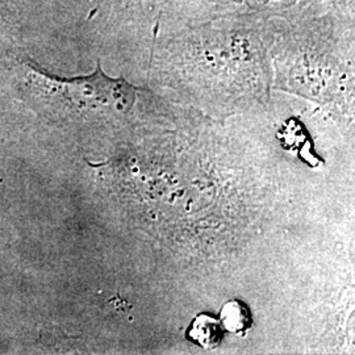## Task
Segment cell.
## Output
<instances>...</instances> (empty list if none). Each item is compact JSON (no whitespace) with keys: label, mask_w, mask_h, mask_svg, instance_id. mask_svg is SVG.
Segmentation results:
<instances>
[{"label":"cell","mask_w":355,"mask_h":355,"mask_svg":"<svg viewBox=\"0 0 355 355\" xmlns=\"http://www.w3.org/2000/svg\"><path fill=\"white\" fill-rule=\"evenodd\" d=\"M279 19L233 17L155 35L150 71L162 87L212 114L268 102Z\"/></svg>","instance_id":"obj_1"},{"label":"cell","mask_w":355,"mask_h":355,"mask_svg":"<svg viewBox=\"0 0 355 355\" xmlns=\"http://www.w3.org/2000/svg\"><path fill=\"white\" fill-rule=\"evenodd\" d=\"M355 0H327L278 20L270 48L278 89L324 105L343 120L354 110Z\"/></svg>","instance_id":"obj_2"},{"label":"cell","mask_w":355,"mask_h":355,"mask_svg":"<svg viewBox=\"0 0 355 355\" xmlns=\"http://www.w3.org/2000/svg\"><path fill=\"white\" fill-rule=\"evenodd\" d=\"M13 64L21 101L51 125L130 127L168 114L150 92L107 76L101 62L89 76L74 78L53 76L26 55H17Z\"/></svg>","instance_id":"obj_3"},{"label":"cell","mask_w":355,"mask_h":355,"mask_svg":"<svg viewBox=\"0 0 355 355\" xmlns=\"http://www.w3.org/2000/svg\"><path fill=\"white\" fill-rule=\"evenodd\" d=\"M327 0H146L153 37L223 19L262 17L291 20L321 7Z\"/></svg>","instance_id":"obj_4"},{"label":"cell","mask_w":355,"mask_h":355,"mask_svg":"<svg viewBox=\"0 0 355 355\" xmlns=\"http://www.w3.org/2000/svg\"><path fill=\"white\" fill-rule=\"evenodd\" d=\"M86 19L103 26H125L148 21L146 0H85Z\"/></svg>","instance_id":"obj_5"},{"label":"cell","mask_w":355,"mask_h":355,"mask_svg":"<svg viewBox=\"0 0 355 355\" xmlns=\"http://www.w3.org/2000/svg\"><path fill=\"white\" fill-rule=\"evenodd\" d=\"M191 336L193 341L200 343L204 347H215L221 340L220 324L208 316L196 318L192 328Z\"/></svg>","instance_id":"obj_6"},{"label":"cell","mask_w":355,"mask_h":355,"mask_svg":"<svg viewBox=\"0 0 355 355\" xmlns=\"http://www.w3.org/2000/svg\"><path fill=\"white\" fill-rule=\"evenodd\" d=\"M221 321L225 329L233 333H241L250 327V313L240 302H230L221 311Z\"/></svg>","instance_id":"obj_7"},{"label":"cell","mask_w":355,"mask_h":355,"mask_svg":"<svg viewBox=\"0 0 355 355\" xmlns=\"http://www.w3.org/2000/svg\"><path fill=\"white\" fill-rule=\"evenodd\" d=\"M3 10H4V8H3V3L0 1V17H1V16H3V13H4V11H3Z\"/></svg>","instance_id":"obj_8"}]
</instances>
